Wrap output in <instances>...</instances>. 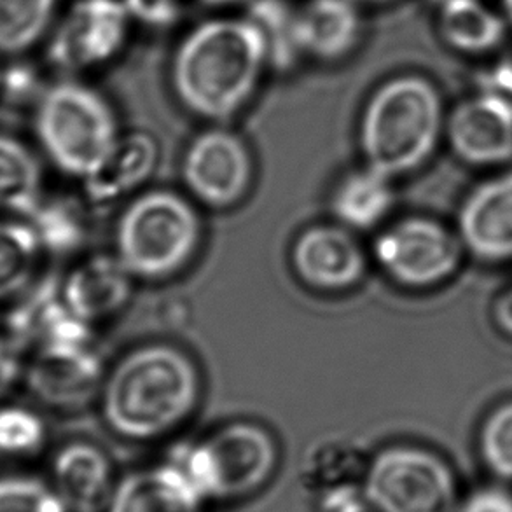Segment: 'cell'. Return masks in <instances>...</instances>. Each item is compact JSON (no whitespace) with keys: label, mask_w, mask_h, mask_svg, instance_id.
Listing matches in <instances>:
<instances>
[{"label":"cell","mask_w":512,"mask_h":512,"mask_svg":"<svg viewBox=\"0 0 512 512\" xmlns=\"http://www.w3.org/2000/svg\"><path fill=\"white\" fill-rule=\"evenodd\" d=\"M200 390V371L186 352L167 343L139 346L105 376L102 418L123 439L154 441L193 415Z\"/></svg>","instance_id":"6da1fadb"},{"label":"cell","mask_w":512,"mask_h":512,"mask_svg":"<svg viewBox=\"0 0 512 512\" xmlns=\"http://www.w3.org/2000/svg\"><path fill=\"white\" fill-rule=\"evenodd\" d=\"M266 65V42L249 18L207 21L175 53L173 90L187 111L228 121L254 97Z\"/></svg>","instance_id":"7a4b0ae2"},{"label":"cell","mask_w":512,"mask_h":512,"mask_svg":"<svg viewBox=\"0 0 512 512\" xmlns=\"http://www.w3.org/2000/svg\"><path fill=\"white\" fill-rule=\"evenodd\" d=\"M443 102L425 77L399 76L369 98L359 125L366 167L390 179L423 167L443 133Z\"/></svg>","instance_id":"3957f363"},{"label":"cell","mask_w":512,"mask_h":512,"mask_svg":"<svg viewBox=\"0 0 512 512\" xmlns=\"http://www.w3.org/2000/svg\"><path fill=\"white\" fill-rule=\"evenodd\" d=\"M118 121L98 91L60 81L42 91L32 114V140L46 165L83 182L118 140Z\"/></svg>","instance_id":"277c9868"},{"label":"cell","mask_w":512,"mask_h":512,"mask_svg":"<svg viewBox=\"0 0 512 512\" xmlns=\"http://www.w3.org/2000/svg\"><path fill=\"white\" fill-rule=\"evenodd\" d=\"M201 222L175 191L135 196L116 224V256L135 278L161 280L186 268L200 247Z\"/></svg>","instance_id":"5b68a950"},{"label":"cell","mask_w":512,"mask_h":512,"mask_svg":"<svg viewBox=\"0 0 512 512\" xmlns=\"http://www.w3.org/2000/svg\"><path fill=\"white\" fill-rule=\"evenodd\" d=\"M201 499L240 500L268 485L277 471L278 446L270 430L231 422L173 457Z\"/></svg>","instance_id":"8992f818"},{"label":"cell","mask_w":512,"mask_h":512,"mask_svg":"<svg viewBox=\"0 0 512 512\" xmlns=\"http://www.w3.org/2000/svg\"><path fill=\"white\" fill-rule=\"evenodd\" d=\"M364 495L373 512H455L462 499L453 467L436 451L395 444L369 460Z\"/></svg>","instance_id":"52a82bcc"},{"label":"cell","mask_w":512,"mask_h":512,"mask_svg":"<svg viewBox=\"0 0 512 512\" xmlns=\"http://www.w3.org/2000/svg\"><path fill=\"white\" fill-rule=\"evenodd\" d=\"M464 243L441 222L406 217L383 229L374 240L373 257L392 282L408 289H430L457 273Z\"/></svg>","instance_id":"ba28073f"},{"label":"cell","mask_w":512,"mask_h":512,"mask_svg":"<svg viewBox=\"0 0 512 512\" xmlns=\"http://www.w3.org/2000/svg\"><path fill=\"white\" fill-rule=\"evenodd\" d=\"M102 364L90 345H41L27 350L21 394L51 413H76L100 395Z\"/></svg>","instance_id":"9c48e42d"},{"label":"cell","mask_w":512,"mask_h":512,"mask_svg":"<svg viewBox=\"0 0 512 512\" xmlns=\"http://www.w3.org/2000/svg\"><path fill=\"white\" fill-rule=\"evenodd\" d=\"M130 14L123 0H77L49 42V62L81 72L112 60L125 46Z\"/></svg>","instance_id":"30bf717a"},{"label":"cell","mask_w":512,"mask_h":512,"mask_svg":"<svg viewBox=\"0 0 512 512\" xmlns=\"http://www.w3.org/2000/svg\"><path fill=\"white\" fill-rule=\"evenodd\" d=\"M254 161L236 133L214 128L194 137L182 160V180L196 200L212 208H229L249 193Z\"/></svg>","instance_id":"8fae6325"},{"label":"cell","mask_w":512,"mask_h":512,"mask_svg":"<svg viewBox=\"0 0 512 512\" xmlns=\"http://www.w3.org/2000/svg\"><path fill=\"white\" fill-rule=\"evenodd\" d=\"M367 451L350 437L327 436L310 444L299 479L322 512H348L367 506L364 495Z\"/></svg>","instance_id":"7c38bea8"},{"label":"cell","mask_w":512,"mask_h":512,"mask_svg":"<svg viewBox=\"0 0 512 512\" xmlns=\"http://www.w3.org/2000/svg\"><path fill=\"white\" fill-rule=\"evenodd\" d=\"M292 270L310 289L348 291L366 275L367 257L357 236L341 224H317L299 233L291 250Z\"/></svg>","instance_id":"4fadbf2b"},{"label":"cell","mask_w":512,"mask_h":512,"mask_svg":"<svg viewBox=\"0 0 512 512\" xmlns=\"http://www.w3.org/2000/svg\"><path fill=\"white\" fill-rule=\"evenodd\" d=\"M453 153L467 165L495 167L512 160V100L499 93L467 98L446 121Z\"/></svg>","instance_id":"5bb4252c"},{"label":"cell","mask_w":512,"mask_h":512,"mask_svg":"<svg viewBox=\"0 0 512 512\" xmlns=\"http://www.w3.org/2000/svg\"><path fill=\"white\" fill-rule=\"evenodd\" d=\"M133 275L118 256L93 254L79 259L56 280L63 305L88 326L111 319L132 298Z\"/></svg>","instance_id":"9a60e30c"},{"label":"cell","mask_w":512,"mask_h":512,"mask_svg":"<svg viewBox=\"0 0 512 512\" xmlns=\"http://www.w3.org/2000/svg\"><path fill=\"white\" fill-rule=\"evenodd\" d=\"M464 249L486 263L512 259V172L479 184L458 210Z\"/></svg>","instance_id":"2e32d148"},{"label":"cell","mask_w":512,"mask_h":512,"mask_svg":"<svg viewBox=\"0 0 512 512\" xmlns=\"http://www.w3.org/2000/svg\"><path fill=\"white\" fill-rule=\"evenodd\" d=\"M49 483L69 512H105L116 488L109 457L97 444L69 441L51 458Z\"/></svg>","instance_id":"e0dca14e"},{"label":"cell","mask_w":512,"mask_h":512,"mask_svg":"<svg viewBox=\"0 0 512 512\" xmlns=\"http://www.w3.org/2000/svg\"><path fill=\"white\" fill-rule=\"evenodd\" d=\"M203 506L193 483L168 460L119 479L105 512H203Z\"/></svg>","instance_id":"ac0fdd59"},{"label":"cell","mask_w":512,"mask_h":512,"mask_svg":"<svg viewBox=\"0 0 512 512\" xmlns=\"http://www.w3.org/2000/svg\"><path fill=\"white\" fill-rule=\"evenodd\" d=\"M48 194L46 161L34 140L0 126V215L30 219Z\"/></svg>","instance_id":"d6986e66"},{"label":"cell","mask_w":512,"mask_h":512,"mask_svg":"<svg viewBox=\"0 0 512 512\" xmlns=\"http://www.w3.org/2000/svg\"><path fill=\"white\" fill-rule=\"evenodd\" d=\"M160 149L146 132L119 135L97 170L83 180L84 194L95 203H112L135 193L158 167Z\"/></svg>","instance_id":"ffe728a7"},{"label":"cell","mask_w":512,"mask_h":512,"mask_svg":"<svg viewBox=\"0 0 512 512\" xmlns=\"http://www.w3.org/2000/svg\"><path fill=\"white\" fill-rule=\"evenodd\" d=\"M48 259L30 219L0 215V313L48 277Z\"/></svg>","instance_id":"44dd1931"},{"label":"cell","mask_w":512,"mask_h":512,"mask_svg":"<svg viewBox=\"0 0 512 512\" xmlns=\"http://www.w3.org/2000/svg\"><path fill=\"white\" fill-rule=\"evenodd\" d=\"M355 0H308L296 11V39L301 53L333 62L352 51L359 39Z\"/></svg>","instance_id":"7402d4cb"},{"label":"cell","mask_w":512,"mask_h":512,"mask_svg":"<svg viewBox=\"0 0 512 512\" xmlns=\"http://www.w3.org/2000/svg\"><path fill=\"white\" fill-rule=\"evenodd\" d=\"M392 180L369 167L345 175L331 196V210L338 224L350 231L378 228L394 207Z\"/></svg>","instance_id":"603a6c76"},{"label":"cell","mask_w":512,"mask_h":512,"mask_svg":"<svg viewBox=\"0 0 512 512\" xmlns=\"http://www.w3.org/2000/svg\"><path fill=\"white\" fill-rule=\"evenodd\" d=\"M444 41L462 53H488L504 41L506 23L479 0H450L441 4L439 20Z\"/></svg>","instance_id":"cb8c5ba5"},{"label":"cell","mask_w":512,"mask_h":512,"mask_svg":"<svg viewBox=\"0 0 512 512\" xmlns=\"http://www.w3.org/2000/svg\"><path fill=\"white\" fill-rule=\"evenodd\" d=\"M48 422L32 402H0V465L39 457L48 444Z\"/></svg>","instance_id":"d4e9b609"},{"label":"cell","mask_w":512,"mask_h":512,"mask_svg":"<svg viewBox=\"0 0 512 512\" xmlns=\"http://www.w3.org/2000/svg\"><path fill=\"white\" fill-rule=\"evenodd\" d=\"M58 0H0V55L34 48L53 25Z\"/></svg>","instance_id":"484cf974"},{"label":"cell","mask_w":512,"mask_h":512,"mask_svg":"<svg viewBox=\"0 0 512 512\" xmlns=\"http://www.w3.org/2000/svg\"><path fill=\"white\" fill-rule=\"evenodd\" d=\"M247 18L263 34L268 63L277 69L291 67L301 53L296 39V11L284 0H252Z\"/></svg>","instance_id":"4316f807"},{"label":"cell","mask_w":512,"mask_h":512,"mask_svg":"<svg viewBox=\"0 0 512 512\" xmlns=\"http://www.w3.org/2000/svg\"><path fill=\"white\" fill-rule=\"evenodd\" d=\"M30 222L34 224L49 257L74 252L81 247L86 235L79 208L70 201L53 198L51 194L30 217Z\"/></svg>","instance_id":"83f0119b"},{"label":"cell","mask_w":512,"mask_h":512,"mask_svg":"<svg viewBox=\"0 0 512 512\" xmlns=\"http://www.w3.org/2000/svg\"><path fill=\"white\" fill-rule=\"evenodd\" d=\"M479 458L497 483L512 485V401L486 416L478 437Z\"/></svg>","instance_id":"f1b7e54d"},{"label":"cell","mask_w":512,"mask_h":512,"mask_svg":"<svg viewBox=\"0 0 512 512\" xmlns=\"http://www.w3.org/2000/svg\"><path fill=\"white\" fill-rule=\"evenodd\" d=\"M0 512H69L46 479L23 472L0 474Z\"/></svg>","instance_id":"f546056e"},{"label":"cell","mask_w":512,"mask_h":512,"mask_svg":"<svg viewBox=\"0 0 512 512\" xmlns=\"http://www.w3.org/2000/svg\"><path fill=\"white\" fill-rule=\"evenodd\" d=\"M27 350L0 326V402L16 399L21 392Z\"/></svg>","instance_id":"4dcf8cb0"},{"label":"cell","mask_w":512,"mask_h":512,"mask_svg":"<svg viewBox=\"0 0 512 512\" xmlns=\"http://www.w3.org/2000/svg\"><path fill=\"white\" fill-rule=\"evenodd\" d=\"M455 512H512V490L502 483L481 486L462 495Z\"/></svg>","instance_id":"1f68e13d"},{"label":"cell","mask_w":512,"mask_h":512,"mask_svg":"<svg viewBox=\"0 0 512 512\" xmlns=\"http://www.w3.org/2000/svg\"><path fill=\"white\" fill-rule=\"evenodd\" d=\"M128 14L151 27H167L179 18L180 0H123Z\"/></svg>","instance_id":"d6a6232c"},{"label":"cell","mask_w":512,"mask_h":512,"mask_svg":"<svg viewBox=\"0 0 512 512\" xmlns=\"http://www.w3.org/2000/svg\"><path fill=\"white\" fill-rule=\"evenodd\" d=\"M490 84L495 93L512 100V44L493 65L492 72H490Z\"/></svg>","instance_id":"836d02e7"},{"label":"cell","mask_w":512,"mask_h":512,"mask_svg":"<svg viewBox=\"0 0 512 512\" xmlns=\"http://www.w3.org/2000/svg\"><path fill=\"white\" fill-rule=\"evenodd\" d=\"M493 320L502 333L512 338V287L495 301Z\"/></svg>","instance_id":"e575fe53"},{"label":"cell","mask_w":512,"mask_h":512,"mask_svg":"<svg viewBox=\"0 0 512 512\" xmlns=\"http://www.w3.org/2000/svg\"><path fill=\"white\" fill-rule=\"evenodd\" d=\"M210 6H229V4H236V2H242V0H203Z\"/></svg>","instance_id":"d590c367"},{"label":"cell","mask_w":512,"mask_h":512,"mask_svg":"<svg viewBox=\"0 0 512 512\" xmlns=\"http://www.w3.org/2000/svg\"><path fill=\"white\" fill-rule=\"evenodd\" d=\"M504 9H506L507 18L512 21V0H502Z\"/></svg>","instance_id":"8d00e7d4"},{"label":"cell","mask_w":512,"mask_h":512,"mask_svg":"<svg viewBox=\"0 0 512 512\" xmlns=\"http://www.w3.org/2000/svg\"><path fill=\"white\" fill-rule=\"evenodd\" d=\"M355 2H371V4H380V2H387V0H355Z\"/></svg>","instance_id":"74e56055"},{"label":"cell","mask_w":512,"mask_h":512,"mask_svg":"<svg viewBox=\"0 0 512 512\" xmlns=\"http://www.w3.org/2000/svg\"><path fill=\"white\" fill-rule=\"evenodd\" d=\"M348 512H373L371 509H369V506L366 507H360V509H355V511H348Z\"/></svg>","instance_id":"f35d334b"},{"label":"cell","mask_w":512,"mask_h":512,"mask_svg":"<svg viewBox=\"0 0 512 512\" xmlns=\"http://www.w3.org/2000/svg\"><path fill=\"white\" fill-rule=\"evenodd\" d=\"M437 4H444V2H450V0H434Z\"/></svg>","instance_id":"ab89813d"},{"label":"cell","mask_w":512,"mask_h":512,"mask_svg":"<svg viewBox=\"0 0 512 512\" xmlns=\"http://www.w3.org/2000/svg\"><path fill=\"white\" fill-rule=\"evenodd\" d=\"M0 88H2V70H0Z\"/></svg>","instance_id":"60d3db41"}]
</instances>
